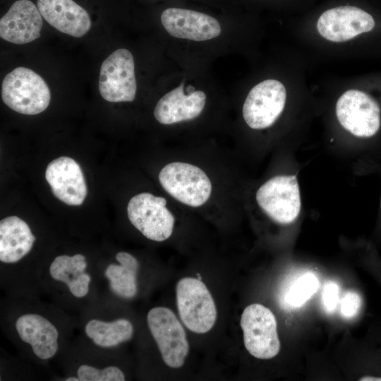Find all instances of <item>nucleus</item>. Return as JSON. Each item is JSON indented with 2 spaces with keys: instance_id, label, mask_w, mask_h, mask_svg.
I'll list each match as a JSON object with an SVG mask.
<instances>
[{
  "instance_id": "15",
  "label": "nucleus",
  "mask_w": 381,
  "mask_h": 381,
  "mask_svg": "<svg viewBox=\"0 0 381 381\" xmlns=\"http://www.w3.org/2000/svg\"><path fill=\"white\" fill-rule=\"evenodd\" d=\"M206 104V95L191 86L179 87L164 95L154 109L155 119L163 125H172L193 120L202 112Z\"/></svg>"
},
{
  "instance_id": "17",
  "label": "nucleus",
  "mask_w": 381,
  "mask_h": 381,
  "mask_svg": "<svg viewBox=\"0 0 381 381\" xmlns=\"http://www.w3.org/2000/svg\"><path fill=\"white\" fill-rule=\"evenodd\" d=\"M43 18L61 32L81 37L90 29L88 13L73 0H37Z\"/></svg>"
},
{
  "instance_id": "6",
  "label": "nucleus",
  "mask_w": 381,
  "mask_h": 381,
  "mask_svg": "<svg viewBox=\"0 0 381 381\" xmlns=\"http://www.w3.org/2000/svg\"><path fill=\"white\" fill-rule=\"evenodd\" d=\"M259 207L273 221L283 224L293 222L301 210L298 183L295 175H277L257 190Z\"/></svg>"
},
{
  "instance_id": "11",
  "label": "nucleus",
  "mask_w": 381,
  "mask_h": 381,
  "mask_svg": "<svg viewBox=\"0 0 381 381\" xmlns=\"http://www.w3.org/2000/svg\"><path fill=\"white\" fill-rule=\"evenodd\" d=\"M136 90L133 56L129 50L119 49L111 53L101 66L99 93L108 102H132Z\"/></svg>"
},
{
  "instance_id": "19",
  "label": "nucleus",
  "mask_w": 381,
  "mask_h": 381,
  "mask_svg": "<svg viewBox=\"0 0 381 381\" xmlns=\"http://www.w3.org/2000/svg\"><path fill=\"white\" fill-rule=\"evenodd\" d=\"M36 241L29 225L17 216L0 221V262L3 265L18 264L31 252Z\"/></svg>"
},
{
  "instance_id": "18",
  "label": "nucleus",
  "mask_w": 381,
  "mask_h": 381,
  "mask_svg": "<svg viewBox=\"0 0 381 381\" xmlns=\"http://www.w3.org/2000/svg\"><path fill=\"white\" fill-rule=\"evenodd\" d=\"M86 257L81 253L60 255L54 258L48 269L50 279L64 285L74 298L82 299L90 293L92 277Z\"/></svg>"
},
{
  "instance_id": "21",
  "label": "nucleus",
  "mask_w": 381,
  "mask_h": 381,
  "mask_svg": "<svg viewBox=\"0 0 381 381\" xmlns=\"http://www.w3.org/2000/svg\"><path fill=\"white\" fill-rule=\"evenodd\" d=\"M84 333L95 346L109 349L131 339L134 327L124 318L113 320L92 318L85 322Z\"/></svg>"
},
{
  "instance_id": "1",
  "label": "nucleus",
  "mask_w": 381,
  "mask_h": 381,
  "mask_svg": "<svg viewBox=\"0 0 381 381\" xmlns=\"http://www.w3.org/2000/svg\"><path fill=\"white\" fill-rule=\"evenodd\" d=\"M158 180L174 201L190 208L205 207L214 193L210 174L200 165L188 161L167 163L159 171Z\"/></svg>"
},
{
  "instance_id": "26",
  "label": "nucleus",
  "mask_w": 381,
  "mask_h": 381,
  "mask_svg": "<svg viewBox=\"0 0 381 381\" xmlns=\"http://www.w3.org/2000/svg\"><path fill=\"white\" fill-rule=\"evenodd\" d=\"M380 206H381V201H380Z\"/></svg>"
},
{
  "instance_id": "5",
  "label": "nucleus",
  "mask_w": 381,
  "mask_h": 381,
  "mask_svg": "<svg viewBox=\"0 0 381 381\" xmlns=\"http://www.w3.org/2000/svg\"><path fill=\"white\" fill-rule=\"evenodd\" d=\"M176 303L181 320L190 331L203 334L214 325L216 306L211 293L200 279H180L176 285Z\"/></svg>"
},
{
  "instance_id": "16",
  "label": "nucleus",
  "mask_w": 381,
  "mask_h": 381,
  "mask_svg": "<svg viewBox=\"0 0 381 381\" xmlns=\"http://www.w3.org/2000/svg\"><path fill=\"white\" fill-rule=\"evenodd\" d=\"M42 18L37 6L29 0H18L0 20V37L23 44L40 37Z\"/></svg>"
},
{
  "instance_id": "25",
  "label": "nucleus",
  "mask_w": 381,
  "mask_h": 381,
  "mask_svg": "<svg viewBox=\"0 0 381 381\" xmlns=\"http://www.w3.org/2000/svg\"><path fill=\"white\" fill-rule=\"evenodd\" d=\"M362 305V299L356 291H346L341 301V313L345 318H354L359 313Z\"/></svg>"
},
{
  "instance_id": "23",
  "label": "nucleus",
  "mask_w": 381,
  "mask_h": 381,
  "mask_svg": "<svg viewBox=\"0 0 381 381\" xmlns=\"http://www.w3.org/2000/svg\"><path fill=\"white\" fill-rule=\"evenodd\" d=\"M318 286L314 274H303L290 286L285 294L284 301L290 306L300 307L317 291Z\"/></svg>"
},
{
  "instance_id": "24",
  "label": "nucleus",
  "mask_w": 381,
  "mask_h": 381,
  "mask_svg": "<svg viewBox=\"0 0 381 381\" xmlns=\"http://www.w3.org/2000/svg\"><path fill=\"white\" fill-rule=\"evenodd\" d=\"M321 299L326 313H334L339 301V285L332 281L327 282L323 286Z\"/></svg>"
},
{
  "instance_id": "22",
  "label": "nucleus",
  "mask_w": 381,
  "mask_h": 381,
  "mask_svg": "<svg viewBox=\"0 0 381 381\" xmlns=\"http://www.w3.org/2000/svg\"><path fill=\"white\" fill-rule=\"evenodd\" d=\"M66 381H124L126 375L117 365L111 364L81 363L75 373L64 378Z\"/></svg>"
},
{
  "instance_id": "12",
  "label": "nucleus",
  "mask_w": 381,
  "mask_h": 381,
  "mask_svg": "<svg viewBox=\"0 0 381 381\" xmlns=\"http://www.w3.org/2000/svg\"><path fill=\"white\" fill-rule=\"evenodd\" d=\"M374 27L375 20L370 14L352 6H338L325 11L316 24L320 36L332 42L349 41L370 32Z\"/></svg>"
},
{
  "instance_id": "20",
  "label": "nucleus",
  "mask_w": 381,
  "mask_h": 381,
  "mask_svg": "<svg viewBox=\"0 0 381 381\" xmlns=\"http://www.w3.org/2000/svg\"><path fill=\"white\" fill-rule=\"evenodd\" d=\"M115 258L118 264L110 263L104 270L109 289L120 298H133L138 294L140 263L136 258L125 251L117 253Z\"/></svg>"
},
{
  "instance_id": "3",
  "label": "nucleus",
  "mask_w": 381,
  "mask_h": 381,
  "mask_svg": "<svg viewBox=\"0 0 381 381\" xmlns=\"http://www.w3.org/2000/svg\"><path fill=\"white\" fill-rule=\"evenodd\" d=\"M131 224L149 240L162 242L171 237L176 218L167 200L149 192L133 196L127 205Z\"/></svg>"
},
{
  "instance_id": "13",
  "label": "nucleus",
  "mask_w": 381,
  "mask_h": 381,
  "mask_svg": "<svg viewBox=\"0 0 381 381\" xmlns=\"http://www.w3.org/2000/svg\"><path fill=\"white\" fill-rule=\"evenodd\" d=\"M45 178L53 194L68 205H80L87 189L80 165L69 157L52 161L45 171Z\"/></svg>"
},
{
  "instance_id": "2",
  "label": "nucleus",
  "mask_w": 381,
  "mask_h": 381,
  "mask_svg": "<svg viewBox=\"0 0 381 381\" xmlns=\"http://www.w3.org/2000/svg\"><path fill=\"white\" fill-rule=\"evenodd\" d=\"M1 97L4 104L15 111L35 115L48 107L51 92L40 75L30 68L18 67L4 78Z\"/></svg>"
},
{
  "instance_id": "9",
  "label": "nucleus",
  "mask_w": 381,
  "mask_h": 381,
  "mask_svg": "<svg viewBox=\"0 0 381 381\" xmlns=\"http://www.w3.org/2000/svg\"><path fill=\"white\" fill-rule=\"evenodd\" d=\"M336 115L341 126L352 135L370 138L380 127V109L376 101L357 90L345 91L337 101Z\"/></svg>"
},
{
  "instance_id": "4",
  "label": "nucleus",
  "mask_w": 381,
  "mask_h": 381,
  "mask_svg": "<svg viewBox=\"0 0 381 381\" xmlns=\"http://www.w3.org/2000/svg\"><path fill=\"white\" fill-rule=\"evenodd\" d=\"M16 338L28 345L37 360L48 361L59 352L61 331L59 324L38 310H25L15 317L12 324Z\"/></svg>"
},
{
  "instance_id": "7",
  "label": "nucleus",
  "mask_w": 381,
  "mask_h": 381,
  "mask_svg": "<svg viewBox=\"0 0 381 381\" xmlns=\"http://www.w3.org/2000/svg\"><path fill=\"white\" fill-rule=\"evenodd\" d=\"M147 322L165 364L173 368H181L188 356L189 345L175 314L167 308L155 307L148 311Z\"/></svg>"
},
{
  "instance_id": "10",
  "label": "nucleus",
  "mask_w": 381,
  "mask_h": 381,
  "mask_svg": "<svg viewBox=\"0 0 381 381\" xmlns=\"http://www.w3.org/2000/svg\"><path fill=\"white\" fill-rule=\"evenodd\" d=\"M286 100V90L282 83L274 79L263 80L248 94L242 108L243 118L252 129L267 128L283 111Z\"/></svg>"
},
{
  "instance_id": "14",
  "label": "nucleus",
  "mask_w": 381,
  "mask_h": 381,
  "mask_svg": "<svg viewBox=\"0 0 381 381\" xmlns=\"http://www.w3.org/2000/svg\"><path fill=\"white\" fill-rule=\"evenodd\" d=\"M161 22L171 36L193 41H206L221 33L219 22L203 13L179 8H169L161 15Z\"/></svg>"
},
{
  "instance_id": "8",
  "label": "nucleus",
  "mask_w": 381,
  "mask_h": 381,
  "mask_svg": "<svg viewBox=\"0 0 381 381\" xmlns=\"http://www.w3.org/2000/svg\"><path fill=\"white\" fill-rule=\"evenodd\" d=\"M246 350L259 359H270L280 349L277 320L273 313L259 303L248 306L240 321Z\"/></svg>"
}]
</instances>
